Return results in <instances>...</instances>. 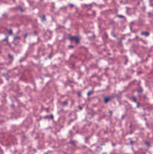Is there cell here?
<instances>
[{"label":"cell","mask_w":153,"mask_h":154,"mask_svg":"<svg viewBox=\"0 0 153 154\" xmlns=\"http://www.w3.org/2000/svg\"><path fill=\"white\" fill-rule=\"evenodd\" d=\"M70 40L71 41H74V42H76V43H79L80 41V38L79 37H76V36H75V37H73V36H70Z\"/></svg>","instance_id":"6da1fadb"}]
</instances>
